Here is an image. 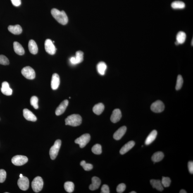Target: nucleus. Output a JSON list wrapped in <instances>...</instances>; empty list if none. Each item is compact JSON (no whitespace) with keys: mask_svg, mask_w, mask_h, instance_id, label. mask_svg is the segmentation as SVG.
<instances>
[{"mask_svg":"<svg viewBox=\"0 0 193 193\" xmlns=\"http://www.w3.org/2000/svg\"><path fill=\"white\" fill-rule=\"evenodd\" d=\"M61 141L58 139L55 141L54 145L50 149L49 155L51 159L54 160L56 158L61 147Z\"/></svg>","mask_w":193,"mask_h":193,"instance_id":"nucleus-4","label":"nucleus"},{"mask_svg":"<svg viewBox=\"0 0 193 193\" xmlns=\"http://www.w3.org/2000/svg\"><path fill=\"white\" fill-rule=\"evenodd\" d=\"M186 35L185 32L181 31L179 32L176 36L177 42L179 44H183L185 42Z\"/></svg>","mask_w":193,"mask_h":193,"instance_id":"nucleus-27","label":"nucleus"},{"mask_svg":"<svg viewBox=\"0 0 193 193\" xmlns=\"http://www.w3.org/2000/svg\"><path fill=\"white\" fill-rule=\"evenodd\" d=\"M122 118V113L120 110L116 109L114 110L111 115V120L113 123H116L120 121Z\"/></svg>","mask_w":193,"mask_h":193,"instance_id":"nucleus-13","label":"nucleus"},{"mask_svg":"<svg viewBox=\"0 0 193 193\" xmlns=\"http://www.w3.org/2000/svg\"><path fill=\"white\" fill-rule=\"evenodd\" d=\"M183 79L181 75H178L177 76L176 86V89L177 91L180 90L183 84Z\"/></svg>","mask_w":193,"mask_h":193,"instance_id":"nucleus-31","label":"nucleus"},{"mask_svg":"<svg viewBox=\"0 0 193 193\" xmlns=\"http://www.w3.org/2000/svg\"><path fill=\"white\" fill-rule=\"evenodd\" d=\"M126 188V186L125 184L122 183L119 184L117 187V192L119 193H123Z\"/></svg>","mask_w":193,"mask_h":193,"instance_id":"nucleus-38","label":"nucleus"},{"mask_svg":"<svg viewBox=\"0 0 193 193\" xmlns=\"http://www.w3.org/2000/svg\"><path fill=\"white\" fill-rule=\"evenodd\" d=\"M150 184L153 188L156 189L158 191H160L163 190V188L162 185L161 181L160 180H154L152 179L150 180Z\"/></svg>","mask_w":193,"mask_h":193,"instance_id":"nucleus-23","label":"nucleus"},{"mask_svg":"<svg viewBox=\"0 0 193 193\" xmlns=\"http://www.w3.org/2000/svg\"><path fill=\"white\" fill-rule=\"evenodd\" d=\"M38 102V98L37 96H32L30 100V104L36 109H38L39 107Z\"/></svg>","mask_w":193,"mask_h":193,"instance_id":"nucleus-33","label":"nucleus"},{"mask_svg":"<svg viewBox=\"0 0 193 193\" xmlns=\"http://www.w3.org/2000/svg\"><path fill=\"white\" fill-rule=\"evenodd\" d=\"M51 14L58 23L62 25H66L68 22V18L64 11H60L57 9H53Z\"/></svg>","mask_w":193,"mask_h":193,"instance_id":"nucleus-1","label":"nucleus"},{"mask_svg":"<svg viewBox=\"0 0 193 193\" xmlns=\"http://www.w3.org/2000/svg\"><path fill=\"white\" fill-rule=\"evenodd\" d=\"M189 170L190 173L193 174V162L189 161L188 164Z\"/></svg>","mask_w":193,"mask_h":193,"instance_id":"nucleus-41","label":"nucleus"},{"mask_svg":"<svg viewBox=\"0 0 193 193\" xmlns=\"http://www.w3.org/2000/svg\"><path fill=\"white\" fill-rule=\"evenodd\" d=\"M68 100H65L62 102L58 107L57 108L55 112L56 115H59L64 112L66 110L68 104Z\"/></svg>","mask_w":193,"mask_h":193,"instance_id":"nucleus-11","label":"nucleus"},{"mask_svg":"<svg viewBox=\"0 0 193 193\" xmlns=\"http://www.w3.org/2000/svg\"><path fill=\"white\" fill-rule=\"evenodd\" d=\"M23 115L24 118L26 120L29 121L35 122L37 120V118L35 115L27 109H25L23 110Z\"/></svg>","mask_w":193,"mask_h":193,"instance_id":"nucleus-14","label":"nucleus"},{"mask_svg":"<svg viewBox=\"0 0 193 193\" xmlns=\"http://www.w3.org/2000/svg\"><path fill=\"white\" fill-rule=\"evenodd\" d=\"M104 109V104L102 103H99L95 105L93 108V111L96 115H99L103 112Z\"/></svg>","mask_w":193,"mask_h":193,"instance_id":"nucleus-24","label":"nucleus"},{"mask_svg":"<svg viewBox=\"0 0 193 193\" xmlns=\"http://www.w3.org/2000/svg\"><path fill=\"white\" fill-rule=\"evenodd\" d=\"M180 193H187L186 191L184 190V189H182L180 191Z\"/></svg>","mask_w":193,"mask_h":193,"instance_id":"nucleus-43","label":"nucleus"},{"mask_svg":"<svg viewBox=\"0 0 193 193\" xmlns=\"http://www.w3.org/2000/svg\"><path fill=\"white\" fill-rule=\"evenodd\" d=\"M135 145V142L134 141H129L124 145L120 150V154L124 155L126 153Z\"/></svg>","mask_w":193,"mask_h":193,"instance_id":"nucleus-18","label":"nucleus"},{"mask_svg":"<svg viewBox=\"0 0 193 193\" xmlns=\"http://www.w3.org/2000/svg\"><path fill=\"white\" fill-rule=\"evenodd\" d=\"M7 176L6 172L4 170H0V183H3L6 180Z\"/></svg>","mask_w":193,"mask_h":193,"instance_id":"nucleus-37","label":"nucleus"},{"mask_svg":"<svg viewBox=\"0 0 193 193\" xmlns=\"http://www.w3.org/2000/svg\"><path fill=\"white\" fill-rule=\"evenodd\" d=\"M80 165L86 171H89L92 170L93 168V166L92 164L86 163V161L84 160L81 162Z\"/></svg>","mask_w":193,"mask_h":193,"instance_id":"nucleus-35","label":"nucleus"},{"mask_svg":"<svg viewBox=\"0 0 193 193\" xmlns=\"http://www.w3.org/2000/svg\"><path fill=\"white\" fill-rule=\"evenodd\" d=\"M93 153L96 155H100L102 152V147L100 144H96L93 146L92 149Z\"/></svg>","mask_w":193,"mask_h":193,"instance_id":"nucleus-32","label":"nucleus"},{"mask_svg":"<svg viewBox=\"0 0 193 193\" xmlns=\"http://www.w3.org/2000/svg\"><path fill=\"white\" fill-rule=\"evenodd\" d=\"M82 118L80 115L73 114L70 115L65 119V125L76 127L81 124Z\"/></svg>","mask_w":193,"mask_h":193,"instance_id":"nucleus-2","label":"nucleus"},{"mask_svg":"<svg viewBox=\"0 0 193 193\" xmlns=\"http://www.w3.org/2000/svg\"><path fill=\"white\" fill-rule=\"evenodd\" d=\"M8 30L11 33L15 35H19L22 32V29L20 25H9L8 27Z\"/></svg>","mask_w":193,"mask_h":193,"instance_id":"nucleus-19","label":"nucleus"},{"mask_svg":"<svg viewBox=\"0 0 193 193\" xmlns=\"http://www.w3.org/2000/svg\"><path fill=\"white\" fill-rule=\"evenodd\" d=\"M157 134V132L156 130L152 131L148 136L146 139L145 144L146 145H149L151 144L155 139Z\"/></svg>","mask_w":193,"mask_h":193,"instance_id":"nucleus-22","label":"nucleus"},{"mask_svg":"<svg viewBox=\"0 0 193 193\" xmlns=\"http://www.w3.org/2000/svg\"><path fill=\"white\" fill-rule=\"evenodd\" d=\"M13 48L15 53L17 54L22 56L25 54V49L20 43L17 42H14Z\"/></svg>","mask_w":193,"mask_h":193,"instance_id":"nucleus-20","label":"nucleus"},{"mask_svg":"<svg viewBox=\"0 0 193 193\" xmlns=\"http://www.w3.org/2000/svg\"><path fill=\"white\" fill-rule=\"evenodd\" d=\"M164 157L163 153L161 151L157 152L155 153L152 157V160L154 163H157L161 161Z\"/></svg>","mask_w":193,"mask_h":193,"instance_id":"nucleus-26","label":"nucleus"},{"mask_svg":"<svg viewBox=\"0 0 193 193\" xmlns=\"http://www.w3.org/2000/svg\"><path fill=\"white\" fill-rule=\"evenodd\" d=\"M107 68V66L106 64L103 62H100L96 66L98 72L100 75H104Z\"/></svg>","mask_w":193,"mask_h":193,"instance_id":"nucleus-25","label":"nucleus"},{"mask_svg":"<svg viewBox=\"0 0 193 193\" xmlns=\"http://www.w3.org/2000/svg\"><path fill=\"white\" fill-rule=\"evenodd\" d=\"M136 193V192H135V191H132V192H130V193Z\"/></svg>","mask_w":193,"mask_h":193,"instance_id":"nucleus-44","label":"nucleus"},{"mask_svg":"<svg viewBox=\"0 0 193 193\" xmlns=\"http://www.w3.org/2000/svg\"><path fill=\"white\" fill-rule=\"evenodd\" d=\"M45 49L46 52L51 55H54L56 52V48L51 39H47L45 42Z\"/></svg>","mask_w":193,"mask_h":193,"instance_id":"nucleus-9","label":"nucleus"},{"mask_svg":"<svg viewBox=\"0 0 193 193\" xmlns=\"http://www.w3.org/2000/svg\"><path fill=\"white\" fill-rule=\"evenodd\" d=\"M44 186V181L42 177L38 176L34 178L32 183V187L34 191L36 193L40 192L42 190Z\"/></svg>","mask_w":193,"mask_h":193,"instance_id":"nucleus-3","label":"nucleus"},{"mask_svg":"<svg viewBox=\"0 0 193 193\" xmlns=\"http://www.w3.org/2000/svg\"><path fill=\"white\" fill-rule=\"evenodd\" d=\"M28 161L26 156L22 155L15 156L12 158V162L13 164L17 166L25 165Z\"/></svg>","mask_w":193,"mask_h":193,"instance_id":"nucleus-7","label":"nucleus"},{"mask_svg":"<svg viewBox=\"0 0 193 193\" xmlns=\"http://www.w3.org/2000/svg\"><path fill=\"white\" fill-rule=\"evenodd\" d=\"M1 91L2 94L5 95L9 96L12 94L13 91L10 88L9 84L7 82L2 83Z\"/></svg>","mask_w":193,"mask_h":193,"instance_id":"nucleus-16","label":"nucleus"},{"mask_svg":"<svg viewBox=\"0 0 193 193\" xmlns=\"http://www.w3.org/2000/svg\"><path fill=\"white\" fill-rule=\"evenodd\" d=\"M171 7L174 9H183L185 8V4L182 1H176L172 3Z\"/></svg>","mask_w":193,"mask_h":193,"instance_id":"nucleus-28","label":"nucleus"},{"mask_svg":"<svg viewBox=\"0 0 193 193\" xmlns=\"http://www.w3.org/2000/svg\"><path fill=\"white\" fill-rule=\"evenodd\" d=\"M28 48L30 53L33 54H37L38 52V47L35 41L30 40L28 43Z\"/></svg>","mask_w":193,"mask_h":193,"instance_id":"nucleus-21","label":"nucleus"},{"mask_svg":"<svg viewBox=\"0 0 193 193\" xmlns=\"http://www.w3.org/2000/svg\"><path fill=\"white\" fill-rule=\"evenodd\" d=\"M18 185L20 188L23 191H26L29 187V181L27 177L23 176L20 177L18 181Z\"/></svg>","mask_w":193,"mask_h":193,"instance_id":"nucleus-10","label":"nucleus"},{"mask_svg":"<svg viewBox=\"0 0 193 193\" xmlns=\"http://www.w3.org/2000/svg\"><path fill=\"white\" fill-rule=\"evenodd\" d=\"M70 62L73 65H76L75 57H72L70 59Z\"/></svg>","mask_w":193,"mask_h":193,"instance_id":"nucleus-42","label":"nucleus"},{"mask_svg":"<svg viewBox=\"0 0 193 193\" xmlns=\"http://www.w3.org/2000/svg\"><path fill=\"white\" fill-rule=\"evenodd\" d=\"M92 183L89 186V189L91 190L94 191L99 188L101 185V181L98 177H93L92 178Z\"/></svg>","mask_w":193,"mask_h":193,"instance_id":"nucleus-17","label":"nucleus"},{"mask_svg":"<svg viewBox=\"0 0 193 193\" xmlns=\"http://www.w3.org/2000/svg\"><path fill=\"white\" fill-rule=\"evenodd\" d=\"M165 106L164 103L161 101L158 100L155 102L151 104V109L155 113H160L165 109Z\"/></svg>","mask_w":193,"mask_h":193,"instance_id":"nucleus-8","label":"nucleus"},{"mask_svg":"<svg viewBox=\"0 0 193 193\" xmlns=\"http://www.w3.org/2000/svg\"><path fill=\"white\" fill-rule=\"evenodd\" d=\"M84 53L82 51H79L76 52L75 57L76 65L81 63L83 60Z\"/></svg>","mask_w":193,"mask_h":193,"instance_id":"nucleus-30","label":"nucleus"},{"mask_svg":"<svg viewBox=\"0 0 193 193\" xmlns=\"http://www.w3.org/2000/svg\"><path fill=\"white\" fill-rule=\"evenodd\" d=\"M75 185L73 182L68 181L65 182L64 184V188L65 190L68 193H72L74 190Z\"/></svg>","mask_w":193,"mask_h":193,"instance_id":"nucleus-29","label":"nucleus"},{"mask_svg":"<svg viewBox=\"0 0 193 193\" xmlns=\"http://www.w3.org/2000/svg\"><path fill=\"white\" fill-rule=\"evenodd\" d=\"M21 73L25 78L29 80H33L36 77L35 71L30 66L24 67L21 70Z\"/></svg>","mask_w":193,"mask_h":193,"instance_id":"nucleus-5","label":"nucleus"},{"mask_svg":"<svg viewBox=\"0 0 193 193\" xmlns=\"http://www.w3.org/2000/svg\"><path fill=\"white\" fill-rule=\"evenodd\" d=\"M90 139V135L89 134H84L76 139L75 142L78 144L81 148H83L88 144Z\"/></svg>","mask_w":193,"mask_h":193,"instance_id":"nucleus-6","label":"nucleus"},{"mask_svg":"<svg viewBox=\"0 0 193 193\" xmlns=\"http://www.w3.org/2000/svg\"><path fill=\"white\" fill-rule=\"evenodd\" d=\"M20 177H22L23 176V175H22L21 174H20Z\"/></svg>","mask_w":193,"mask_h":193,"instance_id":"nucleus-45","label":"nucleus"},{"mask_svg":"<svg viewBox=\"0 0 193 193\" xmlns=\"http://www.w3.org/2000/svg\"><path fill=\"white\" fill-rule=\"evenodd\" d=\"M101 193H109L110 192L109 187L106 185H103L101 187Z\"/></svg>","mask_w":193,"mask_h":193,"instance_id":"nucleus-39","label":"nucleus"},{"mask_svg":"<svg viewBox=\"0 0 193 193\" xmlns=\"http://www.w3.org/2000/svg\"><path fill=\"white\" fill-rule=\"evenodd\" d=\"M161 182L163 186L165 187H168L170 186L171 183V180L168 177H163L162 178Z\"/></svg>","mask_w":193,"mask_h":193,"instance_id":"nucleus-34","label":"nucleus"},{"mask_svg":"<svg viewBox=\"0 0 193 193\" xmlns=\"http://www.w3.org/2000/svg\"><path fill=\"white\" fill-rule=\"evenodd\" d=\"M127 131V127L125 126H122L119 128L113 134V138L115 140H119L122 138Z\"/></svg>","mask_w":193,"mask_h":193,"instance_id":"nucleus-15","label":"nucleus"},{"mask_svg":"<svg viewBox=\"0 0 193 193\" xmlns=\"http://www.w3.org/2000/svg\"><path fill=\"white\" fill-rule=\"evenodd\" d=\"M193 39H192V42H191V45H192V46H193Z\"/></svg>","mask_w":193,"mask_h":193,"instance_id":"nucleus-46","label":"nucleus"},{"mask_svg":"<svg viewBox=\"0 0 193 193\" xmlns=\"http://www.w3.org/2000/svg\"><path fill=\"white\" fill-rule=\"evenodd\" d=\"M11 2L13 6L15 7H19L21 4V0H11Z\"/></svg>","mask_w":193,"mask_h":193,"instance_id":"nucleus-40","label":"nucleus"},{"mask_svg":"<svg viewBox=\"0 0 193 193\" xmlns=\"http://www.w3.org/2000/svg\"><path fill=\"white\" fill-rule=\"evenodd\" d=\"M9 64V61L6 56L3 55H0V64L3 65H8Z\"/></svg>","mask_w":193,"mask_h":193,"instance_id":"nucleus-36","label":"nucleus"},{"mask_svg":"<svg viewBox=\"0 0 193 193\" xmlns=\"http://www.w3.org/2000/svg\"><path fill=\"white\" fill-rule=\"evenodd\" d=\"M60 78L59 75L57 73L53 74L51 82L52 89L53 90H56L59 86Z\"/></svg>","mask_w":193,"mask_h":193,"instance_id":"nucleus-12","label":"nucleus"}]
</instances>
